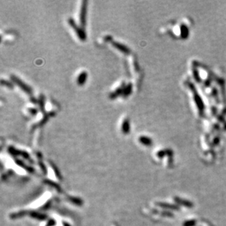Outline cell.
Here are the masks:
<instances>
[{
	"label": "cell",
	"instance_id": "4",
	"mask_svg": "<svg viewBox=\"0 0 226 226\" xmlns=\"http://www.w3.org/2000/svg\"><path fill=\"white\" fill-rule=\"evenodd\" d=\"M112 44H113V47H114L115 48H116V49L120 50V51L122 52V53H125V54H129V53H130V50H129V48H128L126 45H123V44L120 43V42H112Z\"/></svg>",
	"mask_w": 226,
	"mask_h": 226
},
{
	"label": "cell",
	"instance_id": "7",
	"mask_svg": "<svg viewBox=\"0 0 226 226\" xmlns=\"http://www.w3.org/2000/svg\"><path fill=\"white\" fill-rule=\"evenodd\" d=\"M124 87V86H121V87H118V88H116L114 91L110 93V95H109V97H110V99H115L117 97H118L119 95H122Z\"/></svg>",
	"mask_w": 226,
	"mask_h": 226
},
{
	"label": "cell",
	"instance_id": "11",
	"mask_svg": "<svg viewBox=\"0 0 226 226\" xmlns=\"http://www.w3.org/2000/svg\"><path fill=\"white\" fill-rule=\"evenodd\" d=\"M1 84L5 85V86H7L9 88H12V87H13V86H12V83H10L9 81H5V80H1Z\"/></svg>",
	"mask_w": 226,
	"mask_h": 226
},
{
	"label": "cell",
	"instance_id": "5",
	"mask_svg": "<svg viewBox=\"0 0 226 226\" xmlns=\"http://www.w3.org/2000/svg\"><path fill=\"white\" fill-rule=\"evenodd\" d=\"M88 74L86 71H83V72H80L78 75V78H77V83L79 86H83L84 85V83H86V79H87Z\"/></svg>",
	"mask_w": 226,
	"mask_h": 226
},
{
	"label": "cell",
	"instance_id": "9",
	"mask_svg": "<svg viewBox=\"0 0 226 226\" xmlns=\"http://www.w3.org/2000/svg\"><path fill=\"white\" fill-rule=\"evenodd\" d=\"M139 141H140V143H143V144H145V145H148L150 143H151V140H150L148 138H147V137H145V136L140 137V138H139Z\"/></svg>",
	"mask_w": 226,
	"mask_h": 226
},
{
	"label": "cell",
	"instance_id": "10",
	"mask_svg": "<svg viewBox=\"0 0 226 226\" xmlns=\"http://www.w3.org/2000/svg\"><path fill=\"white\" fill-rule=\"evenodd\" d=\"M44 102H45V99H44L43 96H40L39 99V107H40V109L42 110H44Z\"/></svg>",
	"mask_w": 226,
	"mask_h": 226
},
{
	"label": "cell",
	"instance_id": "1",
	"mask_svg": "<svg viewBox=\"0 0 226 226\" xmlns=\"http://www.w3.org/2000/svg\"><path fill=\"white\" fill-rule=\"evenodd\" d=\"M68 23H69V26H70L72 28V29L75 30V32L77 33V35H78V38L82 41L85 40V39H86V32H85L83 28L79 27L78 25H77L76 23H75L74 20L72 19V18H69Z\"/></svg>",
	"mask_w": 226,
	"mask_h": 226
},
{
	"label": "cell",
	"instance_id": "2",
	"mask_svg": "<svg viewBox=\"0 0 226 226\" xmlns=\"http://www.w3.org/2000/svg\"><path fill=\"white\" fill-rule=\"evenodd\" d=\"M11 79H12L14 83H16L22 90H23V91H25V92H26L27 94H31L32 90H31V88H30L27 84H26L24 82H23L21 80H20L19 78L15 77V75H11Z\"/></svg>",
	"mask_w": 226,
	"mask_h": 226
},
{
	"label": "cell",
	"instance_id": "8",
	"mask_svg": "<svg viewBox=\"0 0 226 226\" xmlns=\"http://www.w3.org/2000/svg\"><path fill=\"white\" fill-rule=\"evenodd\" d=\"M132 91V83H129V84H127V86H125L124 87L122 96L124 97H128V96L131 94Z\"/></svg>",
	"mask_w": 226,
	"mask_h": 226
},
{
	"label": "cell",
	"instance_id": "12",
	"mask_svg": "<svg viewBox=\"0 0 226 226\" xmlns=\"http://www.w3.org/2000/svg\"><path fill=\"white\" fill-rule=\"evenodd\" d=\"M29 110L30 113H31V114H33V115L37 114V110L35 108H29Z\"/></svg>",
	"mask_w": 226,
	"mask_h": 226
},
{
	"label": "cell",
	"instance_id": "3",
	"mask_svg": "<svg viewBox=\"0 0 226 226\" xmlns=\"http://www.w3.org/2000/svg\"><path fill=\"white\" fill-rule=\"evenodd\" d=\"M86 8H87V1H83L81 3L80 11V23L82 27H84L86 26Z\"/></svg>",
	"mask_w": 226,
	"mask_h": 226
},
{
	"label": "cell",
	"instance_id": "6",
	"mask_svg": "<svg viewBox=\"0 0 226 226\" xmlns=\"http://www.w3.org/2000/svg\"><path fill=\"white\" fill-rule=\"evenodd\" d=\"M121 131L124 134L129 133L130 131V124H129V120L128 118H125L123 121L122 124H121Z\"/></svg>",
	"mask_w": 226,
	"mask_h": 226
}]
</instances>
